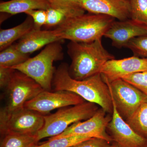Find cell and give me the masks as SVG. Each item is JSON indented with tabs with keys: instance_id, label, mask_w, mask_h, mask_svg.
Returning <instances> with one entry per match:
<instances>
[{
	"instance_id": "19",
	"label": "cell",
	"mask_w": 147,
	"mask_h": 147,
	"mask_svg": "<svg viewBox=\"0 0 147 147\" xmlns=\"http://www.w3.org/2000/svg\"><path fill=\"white\" fill-rule=\"evenodd\" d=\"M29 55L23 54L13 44L0 53V66L12 67L18 65L28 59Z\"/></svg>"
},
{
	"instance_id": "17",
	"label": "cell",
	"mask_w": 147,
	"mask_h": 147,
	"mask_svg": "<svg viewBox=\"0 0 147 147\" xmlns=\"http://www.w3.org/2000/svg\"><path fill=\"white\" fill-rule=\"evenodd\" d=\"M34 28L33 20L30 16L28 17L21 24L16 26L0 31V50H4L21 39Z\"/></svg>"
},
{
	"instance_id": "22",
	"label": "cell",
	"mask_w": 147,
	"mask_h": 147,
	"mask_svg": "<svg viewBox=\"0 0 147 147\" xmlns=\"http://www.w3.org/2000/svg\"><path fill=\"white\" fill-rule=\"evenodd\" d=\"M130 19L147 26V0H129Z\"/></svg>"
},
{
	"instance_id": "21",
	"label": "cell",
	"mask_w": 147,
	"mask_h": 147,
	"mask_svg": "<svg viewBox=\"0 0 147 147\" xmlns=\"http://www.w3.org/2000/svg\"><path fill=\"white\" fill-rule=\"evenodd\" d=\"M92 138L82 136H72L61 137L57 139H50L47 142L35 147H73L82 142Z\"/></svg>"
},
{
	"instance_id": "14",
	"label": "cell",
	"mask_w": 147,
	"mask_h": 147,
	"mask_svg": "<svg viewBox=\"0 0 147 147\" xmlns=\"http://www.w3.org/2000/svg\"><path fill=\"white\" fill-rule=\"evenodd\" d=\"M147 35V26L131 19L113 22L104 36L112 40L113 46L126 47L130 40Z\"/></svg>"
},
{
	"instance_id": "12",
	"label": "cell",
	"mask_w": 147,
	"mask_h": 147,
	"mask_svg": "<svg viewBox=\"0 0 147 147\" xmlns=\"http://www.w3.org/2000/svg\"><path fill=\"white\" fill-rule=\"evenodd\" d=\"M147 71V59L134 56L105 63L100 71L103 79L111 82L137 72Z\"/></svg>"
},
{
	"instance_id": "31",
	"label": "cell",
	"mask_w": 147,
	"mask_h": 147,
	"mask_svg": "<svg viewBox=\"0 0 147 147\" xmlns=\"http://www.w3.org/2000/svg\"><path fill=\"white\" fill-rule=\"evenodd\" d=\"M126 1H129V0H126Z\"/></svg>"
},
{
	"instance_id": "1",
	"label": "cell",
	"mask_w": 147,
	"mask_h": 147,
	"mask_svg": "<svg viewBox=\"0 0 147 147\" xmlns=\"http://www.w3.org/2000/svg\"><path fill=\"white\" fill-rule=\"evenodd\" d=\"M68 67L62 63L55 70L53 81L54 90L71 92L88 102L99 105L106 113L113 114L112 96L102 75L99 73L84 80H76L69 75Z\"/></svg>"
},
{
	"instance_id": "24",
	"label": "cell",
	"mask_w": 147,
	"mask_h": 147,
	"mask_svg": "<svg viewBox=\"0 0 147 147\" xmlns=\"http://www.w3.org/2000/svg\"><path fill=\"white\" fill-rule=\"evenodd\" d=\"M47 21L45 26L47 28L58 26L66 18L71 17L65 11L61 9L50 7L46 10Z\"/></svg>"
},
{
	"instance_id": "27",
	"label": "cell",
	"mask_w": 147,
	"mask_h": 147,
	"mask_svg": "<svg viewBox=\"0 0 147 147\" xmlns=\"http://www.w3.org/2000/svg\"><path fill=\"white\" fill-rule=\"evenodd\" d=\"M26 13L32 18L34 25V28L41 29V27L46 24L47 21L46 10L43 9L31 10L28 11Z\"/></svg>"
},
{
	"instance_id": "18",
	"label": "cell",
	"mask_w": 147,
	"mask_h": 147,
	"mask_svg": "<svg viewBox=\"0 0 147 147\" xmlns=\"http://www.w3.org/2000/svg\"><path fill=\"white\" fill-rule=\"evenodd\" d=\"M2 136L0 147H35L39 141L37 134L10 133Z\"/></svg>"
},
{
	"instance_id": "30",
	"label": "cell",
	"mask_w": 147,
	"mask_h": 147,
	"mask_svg": "<svg viewBox=\"0 0 147 147\" xmlns=\"http://www.w3.org/2000/svg\"><path fill=\"white\" fill-rule=\"evenodd\" d=\"M111 147H121L118 144H117V143H115V144H113L111 145Z\"/></svg>"
},
{
	"instance_id": "6",
	"label": "cell",
	"mask_w": 147,
	"mask_h": 147,
	"mask_svg": "<svg viewBox=\"0 0 147 147\" xmlns=\"http://www.w3.org/2000/svg\"><path fill=\"white\" fill-rule=\"evenodd\" d=\"M5 90L6 102L0 112L6 113L24 108L27 101L34 98L44 90L34 79L16 69Z\"/></svg>"
},
{
	"instance_id": "3",
	"label": "cell",
	"mask_w": 147,
	"mask_h": 147,
	"mask_svg": "<svg viewBox=\"0 0 147 147\" xmlns=\"http://www.w3.org/2000/svg\"><path fill=\"white\" fill-rule=\"evenodd\" d=\"M115 21L107 15L84 13L66 18L56 29L62 40L90 42L101 39Z\"/></svg>"
},
{
	"instance_id": "29",
	"label": "cell",
	"mask_w": 147,
	"mask_h": 147,
	"mask_svg": "<svg viewBox=\"0 0 147 147\" xmlns=\"http://www.w3.org/2000/svg\"><path fill=\"white\" fill-rule=\"evenodd\" d=\"M15 69L11 67L0 66V87L5 89L11 80Z\"/></svg>"
},
{
	"instance_id": "16",
	"label": "cell",
	"mask_w": 147,
	"mask_h": 147,
	"mask_svg": "<svg viewBox=\"0 0 147 147\" xmlns=\"http://www.w3.org/2000/svg\"><path fill=\"white\" fill-rule=\"evenodd\" d=\"M51 7L46 0H11L0 3V11L15 15L36 9L46 10Z\"/></svg>"
},
{
	"instance_id": "34",
	"label": "cell",
	"mask_w": 147,
	"mask_h": 147,
	"mask_svg": "<svg viewBox=\"0 0 147 147\" xmlns=\"http://www.w3.org/2000/svg\"></svg>"
},
{
	"instance_id": "9",
	"label": "cell",
	"mask_w": 147,
	"mask_h": 147,
	"mask_svg": "<svg viewBox=\"0 0 147 147\" xmlns=\"http://www.w3.org/2000/svg\"><path fill=\"white\" fill-rule=\"evenodd\" d=\"M81 96L66 91H42L34 98L27 101L24 107L42 114L49 115L57 109L81 104L85 102Z\"/></svg>"
},
{
	"instance_id": "5",
	"label": "cell",
	"mask_w": 147,
	"mask_h": 147,
	"mask_svg": "<svg viewBox=\"0 0 147 147\" xmlns=\"http://www.w3.org/2000/svg\"><path fill=\"white\" fill-rule=\"evenodd\" d=\"M98 108V105L87 101L60 108L54 114L44 116V125L37 134L38 140L59 135L73 124L91 117Z\"/></svg>"
},
{
	"instance_id": "13",
	"label": "cell",
	"mask_w": 147,
	"mask_h": 147,
	"mask_svg": "<svg viewBox=\"0 0 147 147\" xmlns=\"http://www.w3.org/2000/svg\"><path fill=\"white\" fill-rule=\"evenodd\" d=\"M79 5L93 14L111 16L119 21L130 19L129 1L126 0H79Z\"/></svg>"
},
{
	"instance_id": "11",
	"label": "cell",
	"mask_w": 147,
	"mask_h": 147,
	"mask_svg": "<svg viewBox=\"0 0 147 147\" xmlns=\"http://www.w3.org/2000/svg\"><path fill=\"white\" fill-rule=\"evenodd\" d=\"M113 116L107 128L113 141L121 147H147V139L131 128L119 113L113 100Z\"/></svg>"
},
{
	"instance_id": "10",
	"label": "cell",
	"mask_w": 147,
	"mask_h": 147,
	"mask_svg": "<svg viewBox=\"0 0 147 147\" xmlns=\"http://www.w3.org/2000/svg\"><path fill=\"white\" fill-rule=\"evenodd\" d=\"M107 113L102 108L99 109L90 118L84 121L75 123L61 134L50 138L57 139L69 136H82L89 138H101L111 143L113 141V139L107 134L106 129L112 117L106 115Z\"/></svg>"
},
{
	"instance_id": "8",
	"label": "cell",
	"mask_w": 147,
	"mask_h": 147,
	"mask_svg": "<svg viewBox=\"0 0 147 147\" xmlns=\"http://www.w3.org/2000/svg\"><path fill=\"white\" fill-rule=\"evenodd\" d=\"M103 79L109 86L117 110L125 121L133 115L142 103L147 100L146 95L123 79H118L111 82Z\"/></svg>"
},
{
	"instance_id": "25",
	"label": "cell",
	"mask_w": 147,
	"mask_h": 147,
	"mask_svg": "<svg viewBox=\"0 0 147 147\" xmlns=\"http://www.w3.org/2000/svg\"><path fill=\"white\" fill-rule=\"evenodd\" d=\"M125 47L131 50L134 56L147 59V35L131 39Z\"/></svg>"
},
{
	"instance_id": "4",
	"label": "cell",
	"mask_w": 147,
	"mask_h": 147,
	"mask_svg": "<svg viewBox=\"0 0 147 147\" xmlns=\"http://www.w3.org/2000/svg\"><path fill=\"white\" fill-rule=\"evenodd\" d=\"M61 42L47 45L38 55L11 68L32 78L45 90L51 91L56 70L53 63L56 61L61 60L63 58Z\"/></svg>"
},
{
	"instance_id": "33",
	"label": "cell",
	"mask_w": 147,
	"mask_h": 147,
	"mask_svg": "<svg viewBox=\"0 0 147 147\" xmlns=\"http://www.w3.org/2000/svg\"><path fill=\"white\" fill-rule=\"evenodd\" d=\"M146 72H147V71H146Z\"/></svg>"
},
{
	"instance_id": "28",
	"label": "cell",
	"mask_w": 147,
	"mask_h": 147,
	"mask_svg": "<svg viewBox=\"0 0 147 147\" xmlns=\"http://www.w3.org/2000/svg\"><path fill=\"white\" fill-rule=\"evenodd\" d=\"M111 143L105 139L92 138L82 142L75 147H111Z\"/></svg>"
},
{
	"instance_id": "7",
	"label": "cell",
	"mask_w": 147,
	"mask_h": 147,
	"mask_svg": "<svg viewBox=\"0 0 147 147\" xmlns=\"http://www.w3.org/2000/svg\"><path fill=\"white\" fill-rule=\"evenodd\" d=\"M44 124V115L25 108L11 112H0L1 135L7 133L36 134Z\"/></svg>"
},
{
	"instance_id": "15",
	"label": "cell",
	"mask_w": 147,
	"mask_h": 147,
	"mask_svg": "<svg viewBox=\"0 0 147 147\" xmlns=\"http://www.w3.org/2000/svg\"><path fill=\"white\" fill-rule=\"evenodd\" d=\"M62 40L56 29L42 30L33 28L15 44L21 53L30 55L49 44Z\"/></svg>"
},
{
	"instance_id": "20",
	"label": "cell",
	"mask_w": 147,
	"mask_h": 147,
	"mask_svg": "<svg viewBox=\"0 0 147 147\" xmlns=\"http://www.w3.org/2000/svg\"><path fill=\"white\" fill-rule=\"evenodd\" d=\"M126 121L134 131L147 139V100L142 103Z\"/></svg>"
},
{
	"instance_id": "32",
	"label": "cell",
	"mask_w": 147,
	"mask_h": 147,
	"mask_svg": "<svg viewBox=\"0 0 147 147\" xmlns=\"http://www.w3.org/2000/svg\"></svg>"
},
{
	"instance_id": "26",
	"label": "cell",
	"mask_w": 147,
	"mask_h": 147,
	"mask_svg": "<svg viewBox=\"0 0 147 147\" xmlns=\"http://www.w3.org/2000/svg\"><path fill=\"white\" fill-rule=\"evenodd\" d=\"M125 81L133 85L147 96V72H137L125 76Z\"/></svg>"
},
{
	"instance_id": "2",
	"label": "cell",
	"mask_w": 147,
	"mask_h": 147,
	"mask_svg": "<svg viewBox=\"0 0 147 147\" xmlns=\"http://www.w3.org/2000/svg\"><path fill=\"white\" fill-rule=\"evenodd\" d=\"M67 53L71 60L69 73L78 80L100 73L105 63L115 59L103 47L101 39L90 42L70 41L67 45Z\"/></svg>"
},
{
	"instance_id": "23",
	"label": "cell",
	"mask_w": 147,
	"mask_h": 147,
	"mask_svg": "<svg viewBox=\"0 0 147 147\" xmlns=\"http://www.w3.org/2000/svg\"><path fill=\"white\" fill-rule=\"evenodd\" d=\"M51 7L65 11L73 17L84 14L85 10L79 5V0H46Z\"/></svg>"
}]
</instances>
